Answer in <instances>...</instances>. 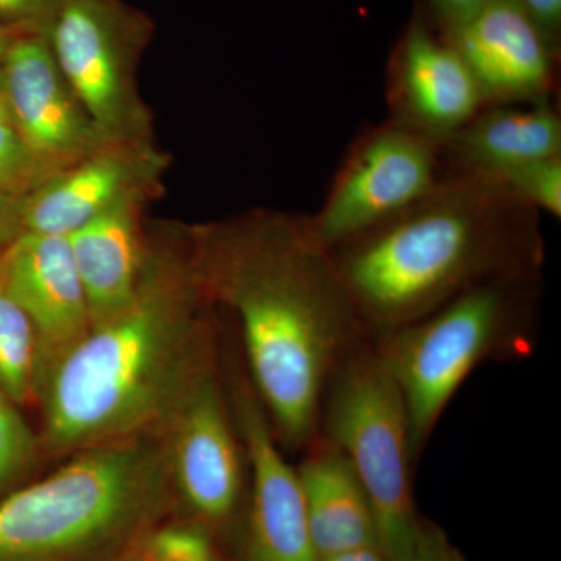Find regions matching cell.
Returning <instances> with one entry per match:
<instances>
[{
	"instance_id": "6da1fadb",
	"label": "cell",
	"mask_w": 561,
	"mask_h": 561,
	"mask_svg": "<svg viewBox=\"0 0 561 561\" xmlns=\"http://www.w3.org/2000/svg\"><path fill=\"white\" fill-rule=\"evenodd\" d=\"M195 275L238 324L239 354L286 454L319 435L321 402L367 331L302 216L251 209L186 225Z\"/></svg>"
},
{
	"instance_id": "7a4b0ae2",
	"label": "cell",
	"mask_w": 561,
	"mask_h": 561,
	"mask_svg": "<svg viewBox=\"0 0 561 561\" xmlns=\"http://www.w3.org/2000/svg\"><path fill=\"white\" fill-rule=\"evenodd\" d=\"M220 311L192 265L186 225L149 228L130 301L95 324L41 389L44 459L127 438L164 437L192 393L224 368Z\"/></svg>"
},
{
	"instance_id": "3957f363",
	"label": "cell",
	"mask_w": 561,
	"mask_h": 561,
	"mask_svg": "<svg viewBox=\"0 0 561 561\" xmlns=\"http://www.w3.org/2000/svg\"><path fill=\"white\" fill-rule=\"evenodd\" d=\"M330 254L370 342L491 280L542 278L546 260L540 214L463 173Z\"/></svg>"
},
{
	"instance_id": "277c9868",
	"label": "cell",
	"mask_w": 561,
	"mask_h": 561,
	"mask_svg": "<svg viewBox=\"0 0 561 561\" xmlns=\"http://www.w3.org/2000/svg\"><path fill=\"white\" fill-rule=\"evenodd\" d=\"M179 512L164 437L84 449L0 501V561H140Z\"/></svg>"
},
{
	"instance_id": "5b68a950",
	"label": "cell",
	"mask_w": 561,
	"mask_h": 561,
	"mask_svg": "<svg viewBox=\"0 0 561 561\" xmlns=\"http://www.w3.org/2000/svg\"><path fill=\"white\" fill-rule=\"evenodd\" d=\"M541 302L542 278L491 280L373 339V351L404 398L416 461L472 373L530 357Z\"/></svg>"
},
{
	"instance_id": "8992f818",
	"label": "cell",
	"mask_w": 561,
	"mask_h": 561,
	"mask_svg": "<svg viewBox=\"0 0 561 561\" xmlns=\"http://www.w3.org/2000/svg\"><path fill=\"white\" fill-rule=\"evenodd\" d=\"M319 435L350 461L370 497L378 546L390 561H408L426 523L413 501L411 419L400 387L371 343L335 371L321 402Z\"/></svg>"
},
{
	"instance_id": "52a82bcc",
	"label": "cell",
	"mask_w": 561,
	"mask_h": 561,
	"mask_svg": "<svg viewBox=\"0 0 561 561\" xmlns=\"http://www.w3.org/2000/svg\"><path fill=\"white\" fill-rule=\"evenodd\" d=\"M153 33L149 14L125 0H65L51 22L58 68L110 142L157 146L138 81Z\"/></svg>"
},
{
	"instance_id": "ba28073f",
	"label": "cell",
	"mask_w": 561,
	"mask_h": 561,
	"mask_svg": "<svg viewBox=\"0 0 561 561\" xmlns=\"http://www.w3.org/2000/svg\"><path fill=\"white\" fill-rule=\"evenodd\" d=\"M443 175L442 140L390 119L356 140L321 208L302 219L332 251L411 208Z\"/></svg>"
},
{
	"instance_id": "9c48e42d",
	"label": "cell",
	"mask_w": 561,
	"mask_h": 561,
	"mask_svg": "<svg viewBox=\"0 0 561 561\" xmlns=\"http://www.w3.org/2000/svg\"><path fill=\"white\" fill-rule=\"evenodd\" d=\"M179 511L217 538L249 502L245 446L232 413L224 368L202 383L164 432Z\"/></svg>"
},
{
	"instance_id": "30bf717a",
	"label": "cell",
	"mask_w": 561,
	"mask_h": 561,
	"mask_svg": "<svg viewBox=\"0 0 561 561\" xmlns=\"http://www.w3.org/2000/svg\"><path fill=\"white\" fill-rule=\"evenodd\" d=\"M224 375L249 460L242 561H319L295 465L280 448L264 405L251 387L241 354L228 345Z\"/></svg>"
},
{
	"instance_id": "8fae6325",
	"label": "cell",
	"mask_w": 561,
	"mask_h": 561,
	"mask_svg": "<svg viewBox=\"0 0 561 561\" xmlns=\"http://www.w3.org/2000/svg\"><path fill=\"white\" fill-rule=\"evenodd\" d=\"M0 72L7 116L51 175L110 144L62 76L47 36L16 33Z\"/></svg>"
},
{
	"instance_id": "7c38bea8",
	"label": "cell",
	"mask_w": 561,
	"mask_h": 561,
	"mask_svg": "<svg viewBox=\"0 0 561 561\" xmlns=\"http://www.w3.org/2000/svg\"><path fill=\"white\" fill-rule=\"evenodd\" d=\"M171 162L158 146L106 144L22 197V230L68 238L125 198H158Z\"/></svg>"
},
{
	"instance_id": "4fadbf2b",
	"label": "cell",
	"mask_w": 561,
	"mask_h": 561,
	"mask_svg": "<svg viewBox=\"0 0 561 561\" xmlns=\"http://www.w3.org/2000/svg\"><path fill=\"white\" fill-rule=\"evenodd\" d=\"M446 39L467 62L486 106L549 102L552 47L518 0H489L448 27Z\"/></svg>"
},
{
	"instance_id": "5bb4252c",
	"label": "cell",
	"mask_w": 561,
	"mask_h": 561,
	"mask_svg": "<svg viewBox=\"0 0 561 561\" xmlns=\"http://www.w3.org/2000/svg\"><path fill=\"white\" fill-rule=\"evenodd\" d=\"M0 279L27 313L35 330L41 393L58 362L76 348L92 328L87 295L68 238L22 232L0 262Z\"/></svg>"
},
{
	"instance_id": "9a60e30c",
	"label": "cell",
	"mask_w": 561,
	"mask_h": 561,
	"mask_svg": "<svg viewBox=\"0 0 561 561\" xmlns=\"http://www.w3.org/2000/svg\"><path fill=\"white\" fill-rule=\"evenodd\" d=\"M387 91L390 119L438 140L459 131L486 106L459 51L420 22L394 54Z\"/></svg>"
},
{
	"instance_id": "2e32d148",
	"label": "cell",
	"mask_w": 561,
	"mask_h": 561,
	"mask_svg": "<svg viewBox=\"0 0 561 561\" xmlns=\"http://www.w3.org/2000/svg\"><path fill=\"white\" fill-rule=\"evenodd\" d=\"M154 198H125L68 236L92 327L119 312L138 287L149 251L144 214Z\"/></svg>"
},
{
	"instance_id": "e0dca14e",
	"label": "cell",
	"mask_w": 561,
	"mask_h": 561,
	"mask_svg": "<svg viewBox=\"0 0 561 561\" xmlns=\"http://www.w3.org/2000/svg\"><path fill=\"white\" fill-rule=\"evenodd\" d=\"M561 157V119L551 101L485 106L442 140L443 172L494 180L527 162Z\"/></svg>"
},
{
	"instance_id": "ac0fdd59",
	"label": "cell",
	"mask_w": 561,
	"mask_h": 561,
	"mask_svg": "<svg viewBox=\"0 0 561 561\" xmlns=\"http://www.w3.org/2000/svg\"><path fill=\"white\" fill-rule=\"evenodd\" d=\"M295 465L313 548L320 557L378 546L370 497L350 461L317 435Z\"/></svg>"
},
{
	"instance_id": "d6986e66",
	"label": "cell",
	"mask_w": 561,
	"mask_h": 561,
	"mask_svg": "<svg viewBox=\"0 0 561 561\" xmlns=\"http://www.w3.org/2000/svg\"><path fill=\"white\" fill-rule=\"evenodd\" d=\"M41 386L35 330L0 279V390L21 408H36Z\"/></svg>"
},
{
	"instance_id": "ffe728a7",
	"label": "cell",
	"mask_w": 561,
	"mask_h": 561,
	"mask_svg": "<svg viewBox=\"0 0 561 561\" xmlns=\"http://www.w3.org/2000/svg\"><path fill=\"white\" fill-rule=\"evenodd\" d=\"M21 409L0 390V494L13 491L44 459L39 434L27 423Z\"/></svg>"
},
{
	"instance_id": "44dd1931",
	"label": "cell",
	"mask_w": 561,
	"mask_h": 561,
	"mask_svg": "<svg viewBox=\"0 0 561 561\" xmlns=\"http://www.w3.org/2000/svg\"><path fill=\"white\" fill-rule=\"evenodd\" d=\"M140 561H221V553L208 527L186 516H172L150 531Z\"/></svg>"
},
{
	"instance_id": "7402d4cb",
	"label": "cell",
	"mask_w": 561,
	"mask_h": 561,
	"mask_svg": "<svg viewBox=\"0 0 561 561\" xmlns=\"http://www.w3.org/2000/svg\"><path fill=\"white\" fill-rule=\"evenodd\" d=\"M535 213L561 217V157L527 162L494 179Z\"/></svg>"
},
{
	"instance_id": "603a6c76",
	"label": "cell",
	"mask_w": 561,
	"mask_h": 561,
	"mask_svg": "<svg viewBox=\"0 0 561 561\" xmlns=\"http://www.w3.org/2000/svg\"><path fill=\"white\" fill-rule=\"evenodd\" d=\"M9 117L0 116V192L25 197L51 179Z\"/></svg>"
},
{
	"instance_id": "cb8c5ba5",
	"label": "cell",
	"mask_w": 561,
	"mask_h": 561,
	"mask_svg": "<svg viewBox=\"0 0 561 561\" xmlns=\"http://www.w3.org/2000/svg\"><path fill=\"white\" fill-rule=\"evenodd\" d=\"M65 0H0V22L14 33L47 36Z\"/></svg>"
},
{
	"instance_id": "d4e9b609",
	"label": "cell",
	"mask_w": 561,
	"mask_h": 561,
	"mask_svg": "<svg viewBox=\"0 0 561 561\" xmlns=\"http://www.w3.org/2000/svg\"><path fill=\"white\" fill-rule=\"evenodd\" d=\"M22 232V198L0 192V262Z\"/></svg>"
},
{
	"instance_id": "484cf974",
	"label": "cell",
	"mask_w": 561,
	"mask_h": 561,
	"mask_svg": "<svg viewBox=\"0 0 561 561\" xmlns=\"http://www.w3.org/2000/svg\"><path fill=\"white\" fill-rule=\"evenodd\" d=\"M408 561H461L459 553L449 545L437 527L426 523L415 552Z\"/></svg>"
},
{
	"instance_id": "4316f807",
	"label": "cell",
	"mask_w": 561,
	"mask_h": 561,
	"mask_svg": "<svg viewBox=\"0 0 561 561\" xmlns=\"http://www.w3.org/2000/svg\"><path fill=\"white\" fill-rule=\"evenodd\" d=\"M518 2L549 39V35L556 32L561 22V0H518Z\"/></svg>"
},
{
	"instance_id": "83f0119b",
	"label": "cell",
	"mask_w": 561,
	"mask_h": 561,
	"mask_svg": "<svg viewBox=\"0 0 561 561\" xmlns=\"http://www.w3.org/2000/svg\"><path fill=\"white\" fill-rule=\"evenodd\" d=\"M434 2L445 18L446 27H453L474 14L489 0H434Z\"/></svg>"
},
{
	"instance_id": "f1b7e54d",
	"label": "cell",
	"mask_w": 561,
	"mask_h": 561,
	"mask_svg": "<svg viewBox=\"0 0 561 561\" xmlns=\"http://www.w3.org/2000/svg\"><path fill=\"white\" fill-rule=\"evenodd\" d=\"M319 561H390L379 546H364L331 556L320 557Z\"/></svg>"
},
{
	"instance_id": "f546056e",
	"label": "cell",
	"mask_w": 561,
	"mask_h": 561,
	"mask_svg": "<svg viewBox=\"0 0 561 561\" xmlns=\"http://www.w3.org/2000/svg\"><path fill=\"white\" fill-rule=\"evenodd\" d=\"M16 33L11 32L9 27L0 22V62L5 58L7 50H9L11 41H13Z\"/></svg>"
},
{
	"instance_id": "4dcf8cb0",
	"label": "cell",
	"mask_w": 561,
	"mask_h": 561,
	"mask_svg": "<svg viewBox=\"0 0 561 561\" xmlns=\"http://www.w3.org/2000/svg\"><path fill=\"white\" fill-rule=\"evenodd\" d=\"M0 116H7L5 94H3L2 72H0Z\"/></svg>"
}]
</instances>
